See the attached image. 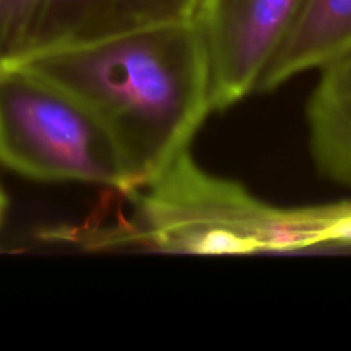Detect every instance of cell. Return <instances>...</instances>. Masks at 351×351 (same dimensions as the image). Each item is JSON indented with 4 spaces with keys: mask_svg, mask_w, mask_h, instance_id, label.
Segmentation results:
<instances>
[{
    "mask_svg": "<svg viewBox=\"0 0 351 351\" xmlns=\"http://www.w3.org/2000/svg\"><path fill=\"white\" fill-rule=\"evenodd\" d=\"M199 0H0V65L194 19Z\"/></svg>",
    "mask_w": 351,
    "mask_h": 351,
    "instance_id": "cell-4",
    "label": "cell"
},
{
    "mask_svg": "<svg viewBox=\"0 0 351 351\" xmlns=\"http://www.w3.org/2000/svg\"><path fill=\"white\" fill-rule=\"evenodd\" d=\"M305 0H199L201 29L211 75L213 110L247 98L259 84Z\"/></svg>",
    "mask_w": 351,
    "mask_h": 351,
    "instance_id": "cell-5",
    "label": "cell"
},
{
    "mask_svg": "<svg viewBox=\"0 0 351 351\" xmlns=\"http://www.w3.org/2000/svg\"><path fill=\"white\" fill-rule=\"evenodd\" d=\"M26 65L101 120L125 160L132 191L187 153L213 110L208 53L195 19L144 27Z\"/></svg>",
    "mask_w": 351,
    "mask_h": 351,
    "instance_id": "cell-1",
    "label": "cell"
},
{
    "mask_svg": "<svg viewBox=\"0 0 351 351\" xmlns=\"http://www.w3.org/2000/svg\"><path fill=\"white\" fill-rule=\"evenodd\" d=\"M3 211H5V195H3L2 191H0V221H2Z\"/></svg>",
    "mask_w": 351,
    "mask_h": 351,
    "instance_id": "cell-9",
    "label": "cell"
},
{
    "mask_svg": "<svg viewBox=\"0 0 351 351\" xmlns=\"http://www.w3.org/2000/svg\"><path fill=\"white\" fill-rule=\"evenodd\" d=\"M319 71L307 105L312 160L322 177L351 187V48Z\"/></svg>",
    "mask_w": 351,
    "mask_h": 351,
    "instance_id": "cell-7",
    "label": "cell"
},
{
    "mask_svg": "<svg viewBox=\"0 0 351 351\" xmlns=\"http://www.w3.org/2000/svg\"><path fill=\"white\" fill-rule=\"evenodd\" d=\"M348 48L351 0H305L293 26L264 69L256 91H273L302 72L322 69Z\"/></svg>",
    "mask_w": 351,
    "mask_h": 351,
    "instance_id": "cell-6",
    "label": "cell"
},
{
    "mask_svg": "<svg viewBox=\"0 0 351 351\" xmlns=\"http://www.w3.org/2000/svg\"><path fill=\"white\" fill-rule=\"evenodd\" d=\"M134 194L136 215L98 243L177 254L290 252L328 245L338 204L274 208L245 187L199 168L185 153Z\"/></svg>",
    "mask_w": 351,
    "mask_h": 351,
    "instance_id": "cell-2",
    "label": "cell"
},
{
    "mask_svg": "<svg viewBox=\"0 0 351 351\" xmlns=\"http://www.w3.org/2000/svg\"><path fill=\"white\" fill-rule=\"evenodd\" d=\"M328 245H351V202H338L328 232Z\"/></svg>",
    "mask_w": 351,
    "mask_h": 351,
    "instance_id": "cell-8",
    "label": "cell"
},
{
    "mask_svg": "<svg viewBox=\"0 0 351 351\" xmlns=\"http://www.w3.org/2000/svg\"><path fill=\"white\" fill-rule=\"evenodd\" d=\"M0 163L33 180L132 192L125 160L101 120L26 64L0 65Z\"/></svg>",
    "mask_w": 351,
    "mask_h": 351,
    "instance_id": "cell-3",
    "label": "cell"
}]
</instances>
